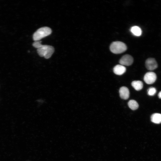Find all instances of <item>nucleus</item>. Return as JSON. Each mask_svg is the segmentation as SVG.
Segmentation results:
<instances>
[{"label": "nucleus", "instance_id": "obj_1", "mask_svg": "<svg viewBox=\"0 0 161 161\" xmlns=\"http://www.w3.org/2000/svg\"><path fill=\"white\" fill-rule=\"evenodd\" d=\"M54 47L51 46L41 44L37 48V52L40 56L48 59L51 57L54 52Z\"/></svg>", "mask_w": 161, "mask_h": 161}, {"label": "nucleus", "instance_id": "obj_10", "mask_svg": "<svg viewBox=\"0 0 161 161\" xmlns=\"http://www.w3.org/2000/svg\"><path fill=\"white\" fill-rule=\"evenodd\" d=\"M132 86L137 91L141 90L143 88V82L140 80H134L132 81L131 83Z\"/></svg>", "mask_w": 161, "mask_h": 161}, {"label": "nucleus", "instance_id": "obj_4", "mask_svg": "<svg viewBox=\"0 0 161 161\" xmlns=\"http://www.w3.org/2000/svg\"><path fill=\"white\" fill-rule=\"evenodd\" d=\"M157 79L156 74L152 72H149L146 73L144 77L145 82L147 84H152L154 83Z\"/></svg>", "mask_w": 161, "mask_h": 161}, {"label": "nucleus", "instance_id": "obj_9", "mask_svg": "<svg viewBox=\"0 0 161 161\" xmlns=\"http://www.w3.org/2000/svg\"><path fill=\"white\" fill-rule=\"evenodd\" d=\"M151 121L156 124L161 123V114L156 113L153 114L151 117Z\"/></svg>", "mask_w": 161, "mask_h": 161}, {"label": "nucleus", "instance_id": "obj_5", "mask_svg": "<svg viewBox=\"0 0 161 161\" xmlns=\"http://www.w3.org/2000/svg\"><path fill=\"white\" fill-rule=\"evenodd\" d=\"M133 62V58L129 55L126 54L123 56L119 61L120 64L123 66H129Z\"/></svg>", "mask_w": 161, "mask_h": 161}, {"label": "nucleus", "instance_id": "obj_13", "mask_svg": "<svg viewBox=\"0 0 161 161\" xmlns=\"http://www.w3.org/2000/svg\"><path fill=\"white\" fill-rule=\"evenodd\" d=\"M156 89L155 88L151 87L148 90V94L149 96H153L156 92Z\"/></svg>", "mask_w": 161, "mask_h": 161}, {"label": "nucleus", "instance_id": "obj_15", "mask_svg": "<svg viewBox=\"0 0 161 161\" xmlns=\"http://www.w3.org/2000/svg\"><path fill=\"white\" fill-rule=\"evenodd\" d=\"M158 96L161 99V91L159 93Z\"/></svg>", "mask_w": 161, "mask_h": 161}, {"label": "nucleus", "instance_id": "obj_6", "mask_svg": "<svg viewBox=\"0 0 161 161\" xmlns=\"http://www.w3.org/2000/svg\"><path fill=\"white\" fill-rule=\"evenodd\" d=\"M145 65L146 68L150 71L154 70L156 69L158 66L155 59L153 58L147 59L145 61Z\"/></svg>", "mask_w": 161, "mask_h": 161}, {"label": "nucleus", "instance_id": "obj_14", "mask_svg": "<svg viewBox=\"0 0 161 161\" xmlns=\"http://www.w3.org/2000/svg\"><path fill=\"white\" fill-rule=\"evenodd\" d=\"M41 41H35L33 43L32 45L34 47L37 49L41 44Z\"/></svg>", "mask_w": 161, "mask_h": 161}, {"label": "nucleus", "instance_id": "obj_3", "mask_svg": "<svg viewBox=\"0 0 161 161\" xmlns=\"http://www.w3.org/2000/svg\"><path fill=\"white\" fill-rule=\"evenodd\" d=\"M127 49V46L124 43L119 41L112 42L110 46L111 51L115 54L121 53L125 51Z\"/></svg>", "mask_w": 161, "mask_h": 161}, {"label": "nucleus", "instance_id": "obj_11", "mask_svg": "<svg viewBox=\"0 0 161 161\" xmlns=\"http://www.w3.org/2000/svg\"><path fill=\"white\" fill-rule=\"evenodd\" d=\"M130 31L133 35L137 36L141 35L142 32L141 29L137 26L132 27L130 29Z\"/></svg>", "mask_w": 161, "mask_h": 161}, {"label": "nucleus", "instance_id": "obj_7", "mask_svg": "<svg viewBox=\"0 0 161 161\" xmlns=\"http://www.w3.org/2000/svg\"><path fill=\"white\" fill-rule=\"evenodd\" d=\"M120 97L124 100L127 99L129 96V91L128 89L126 87H121L119 90Z\"/></svg>", "mask_w": 161, "mask_h": 161}, {"label": "nucleus", "instance_id": "obj_2", "mask_svg": "<svg viewBox=\"0 0 161 161\" xmlns=\"http://www.w3.org/2000/svg\"><path fill=\"white\" fill-rule=\"evenodd\" d=\"M52 32L50 28L47 27H41L36 30L33 34V39L38 41L42 38L50 35Z\"/></svg>", "mask_w": 161, "mask_h": 161}, {"label": "nucleus", "instance_id": "obj_8", "mask_svg": "<svg viewBox=\"0 0 161 161\" xmlns=\"http://www.w3.org/2000/svg\"><path fill=\"white\" fill-rule=\"evenodd\" d=\"M113 72L116 75H121L126 71V68L123 65L118 64L115 66L113 68Z\"/></svg>", "mask_w": 161, "mask_h": 161}, {"label": "nucleus", "instance_id": "obj_12", "mask_svg": "<svg viewBox=\"0 0 161 161\" xmlns=\"http://www.w3.org/2000/svg\"><path fill=\"white\" fill-rule=\"evenodd\" d=\"M128 105L130 109L132 110H135L138 109L139 105L134 100H130L128 103Z\"/></svg>", "mask_w": 161, "mask_h": 161}]
</instances>
